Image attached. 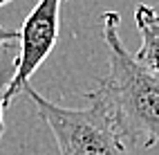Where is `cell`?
<instances>
[{"mask_svg":"<svg viewBox=\"0 0 159 155\" xmlns=\"http://www.w3.org/2000/svg\"><path fill=\"white\" fill-rule=\"evenodd\" d=\"M134 25L141 34V45L134 52V61L159 77V14L148 5H137Z\"/></svg>","mask_w":159,"mask_h":155,"instance_id":"4","label":"cell"},{"mask_svg":"<svg viewBox=\"0 0 159 155\" xmlns=\"http://www.w3.org/2000/svg\"><path fill=\"white\" fill-rule=\"evenodd\" d=\"M7 2H11V0H0V7H5Z\"/></svg>","mask_w":159,"mask_h":155,"instance_id":"7","label":"cell"},{"mask_svg":"<svg viewBox=\"0 0 159 155\" xmlns=\"http://www.w3.org/2000/svg\"><path fill=\"white\" fill-rule=\"evenodd\" d=\"M16 40H20V32H18V29H7V27L0 25V49L9 47L11 43H16Z\"/></svg>","mask_w":159,"mask_h":155,"instance_id":"6","label":"cell"},{"mask_svg":"<svg viewBox=\"0 0 159 155\" xmlns=\"http://www.w3.org/2000/svg\"><path fill=\"white\" fill-rule=\"evenodd\" d=\"M14 77V61L11 65H5L2 59H0V144H2L5 139V92H7V86L9 81H11Z\"/></svg>","mask_w":159,"mask_h":155,"instance_id":"5","label":"cell"},{"mask_svg":"<svg viewBox=\"0 0 159 155\" xmlns=\"http://www.w3.org/2000/svg\"><path fill=\"white\" fill-rule=\"evenodd\" d=\"M121 16L103 12L101 34L110 52L108 74L88 95L108 106L119 137L150 148L159 144V77L137 63L119 34Z\"/></svg>","mask_w":159,"mask_h":155,"instance_id":"1","label":"cell"},{"mask_svg":"<svg viewBox=\"0 0 159 155\" xmlns=\"http://www.w3.org/2000/svg\"><path fill=\"white\" fill-rule=\"evenodd\" d=\"M63 5L65 0H38L23 20V27L18 29L20 49L14 59V77L5 92V108L11 106V101L20 92H25L31 74L45 63V59L56 47Z\"/></svg>","mask_w":159,"mask_h":155,"instance_id":"3","label":"cell"},{"mask_svg":"<svg viewBox=\"0 0 159 155\" xmlns=\"http://www.w3.org/2000/svg\"><path fill=\"white\" fill-rule=\"evenodd\" d=\"M56 139L58 155H130L114 128L108 106L85 92V108H65L45 99L34 88H25Z\"/></svg>","mask_w":159,"mask_h":155,"instance_id":"2","label":"cell"}]
</instances>
